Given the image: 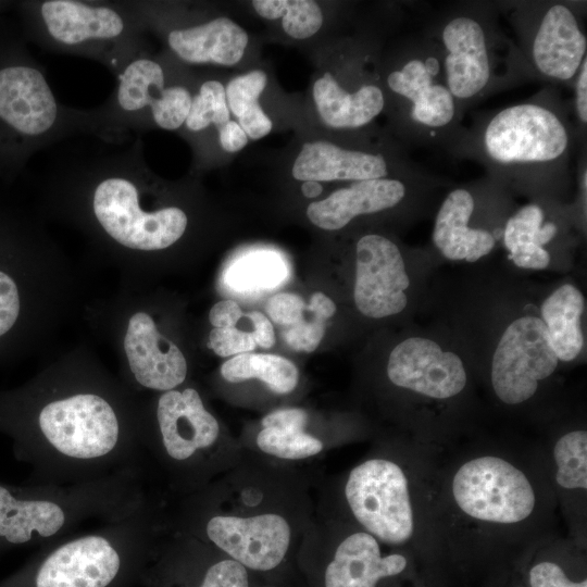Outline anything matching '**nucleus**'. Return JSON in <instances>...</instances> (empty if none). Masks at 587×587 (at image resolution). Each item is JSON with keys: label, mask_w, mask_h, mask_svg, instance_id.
<instances>
[{"label": "nucleus", "mask_w": 587, "mask_h": 587, "mask_svg": "<svg viewBox=\"0 0 587 587\" xmlns=\"http://www.w3.org/2000/svg\"><path fill=\"white\" fill-rule=\"evenodd\" d=\"M234 327L250 334L261 348H271L275 342L272 323L259 311L242 313Z\"/></svg>", "instance_id": "38"}, {"label": "nucleus", "mask_w": 587, "mask_h": 587, "mask_svg": "<svg viewBox=\"0 0 587 587\" xmlns=\"http://www.w3.org/2000/svg\"><path fill=\"white\" fill-rule=\"evenodd\" d=\"M405 195L407 185L397 178L353 182L348 187L337 189L327 198L309 204L307 215L315 226L337 230L359 215L398 205Z\"/></svg>", "instance_id": "19"}, {"label": "nucleus", "mask_w": 587, "mask_h": 587, "mask_svg": "<svg viewBox=\"0 0 587 587\" xmlns=\"http://www.w3.org/2000/svg\"><path fill=\"white\" fill-rule=\"evenodd\" d=\"M571 146L566 120L541 101L498 111L478 135L484 159L505 171H545L565 160Z\"/></svg>", "instance_id": "6"}, {"label": "nucleus", "mask_w": 587, "mask_h": 587, "mask_svg": "<svg viewBox=\"0 0 587 587\" xmlns=\"http://www.w3.org/2000/svg\"><path fill=\"white\" fill-rule=\"evenodd\" d=\"M335 312L336 305L330 298L323 292H314L299 321L284 329L286 344L296 351H314L324 336L325 322Z\"/></svg>", "instance_id": "29"}, {"label": "nucleus", "mask_w": 587, "mask_h": 587, "mask_svg": "<svg viewBox=\"0 0 587 587\" xmlns=\"http://www.w3.org/2000/svg\"><path fill=\"white\" fill-rule=\"evenodd\" d=\"M242 313L237 302L222 300L212 307L209 320L215 328H228L235 326Z\"/></svg>", "instance_id": "40"}, {"label": "nucleus", "mask_w": 587, "mask_h": 587, "mask_svg": "<svg viewBox=\"0 0 587 587\" xmlns=\"http://www.w3.org/2000/svg\"><path fill=\"white\" fill-rule=\"evenodd\" d=\"M28 15L47 50L95 60L115 76L147 52L132 1L40 0L28 3Z\"/></svg>", "instance_id": "3"}, {"label": "nucleus", "mask_w": 587, "mask_h": 587, "mask_svg": "<svg viewBox=\"0 0 587 587\" xmlns=\"http://www.w3.org/2000/svg\"><path fill=\"white\" fill-rule=\"evenodd\" d=\"M559 359L542 320L524 315L512 321L501 335L491 362V385L507 404L530 399L539 382L558 367Z\"/></svg>", "instance_id": "10"}, {"label": "nucleus", "mask_w": 587, "mask_h": 587, "mask_svg": "<svg viewBox=\"0 0 587 587\" xmlns=\"http://www.w3.org/2000/svg\"><path fill=\"white\" fill-rule=\"evenodd\" d=\"M248 40L247 32L227 17L174 27L166 34L170 50L190 64L235 65L241 60Z\"/></svg>", "instance_id": "20"}, {"label": "nucleus", "mask_w": 587, "mask_h": 587, "mask_svg": "<svg viewBox=\"0 0 587 587\" xmlns=\"http://www.w3.org/2000/svg\"><path fill=\"white\" fill-rule=\"evenodd\" d=\"M584 309V296L572 284L558 287L541 304L540 319L560 361H574L584 348L582 328Z\"/></svg>", "instance_id": "25"}, {"label": "nucleus", "mask_w": 587, "mask_h": 587, "mask_svg": "<svg viewBox=\"0 0 587 587\" xmlns=\"http://www.w3.org/2000/svg\"><path fill=\"white\" fill-rule=\"evenodd\" d=\"M155 417L159 453L168 462H190L218 438V423L193 388L164 391L159 397Z\"/></svg>", "instance_id": "16"}, {"label": "nucleus", "mask_w": 587, "mask_h": 587, "mask_svg": "<svg viewBox=\"0 0 587 587\" xmlns=\"http://www.w3.org/2000/svg\"><path fill=\"white\" fill-rule=\"evenodd\" d=\"M0 432L14 457L30 469L32 484L67 485L141 473L145 451L100 394L80 391L32 411L0 397Z\"/></svg>", "instance_id": "1"}, {"label": "nucleus", "mask_w": 587, "mask_h": 587, "mask_svg": "<svg viewBox=\"0 0 587 587\" xmlns=\"http://www.w3.org/2000/svg\"><path fill=\"white\" fill-rule=\"evenodd\" d=\"M307 303L296 295L280 292L271 297L265 305L270 319L283 329L294 326L305 310Z\"/></svg>", "instance_id": "36"}, {"label": "nucleus", "mask_w": 587, "mask_h": 587, "mask_svg": "<svg viewBox=\"0 0 587 587\" xmlns=\"http://www.w3.org/2000/svg\"><path fill=\"white\" fill-rule=\"evenodd\" d=\"M266 84V74L254 70L234 77L225 87L229 111L238 118L246 135L253 140L265 137L273 127L271 118L258 103Z\"/></svg>", "instance_id": "27"}, {"label": "nucleus", "mask_w": 587, "mask_h": 587, "mask_svg": "<svg viewBox=\"0 0 587 587\" xmlns=\"http://www.w3.org/2000/svg\"><path fill=\"white\" fill-rule=\"evenodd\" d=\"M140 474L67 485L0 482V549L58 541L88 522L103 524L137 512L148 504Z\"/></svg>", "instance_id": "2"}, {"label": "nucleus", "mask_w": 587, "mask_h": 587, "mask_svg": "<svg viewBox=\"0 0 587 587\" xmlns=\"http://www.w3.org/2000/svg\"><path fill=\"white\" fill-rule=\"evenodd\" d=\"M387 375L394 385L433 399L452 398L467 382L463 361L458 354L420 336L409 337L392 349Z\"/></svg>", "instance_id": "14"}, {"label": "nucleus", "mask_w": 587, "mask_h": 587, "mask_svg": "<svg viewBox=\"0 0 587 587\" xmlns=\"http://www.w3.org/2000/svg\"><path fill=\"white\" fill-rule=\"evenodd\" d=\"M95 109L63 105L43 70L27 60L0 64V150L24 159L65 140L95 136Z\"/></svg>", "instance_id": "4"}, {"label": "nucleus", "mask_w": 587, "mask_h": 587, "mask_svg": "<svg viewBox=\"0 0 587 587\" xmlns=\"http://www.w3.org/2000/svg\"><path fill=\"white\" fill-rule=\"evenodd\" d=\"M221 374L229 383L257 378L275 394L291 392L299 379L296 365L289 360L263 353L238 354L221 366Z\"/></svg>", "instance_id": "26"}, {"label": "nucleus", "mask_w": 587, "mask_h": 587, "mask_svg": "<svg viewBox=\"0 0 587 587\" xmlns=\"http://www.w3.org/2000/svg\"><path fill=\"white\" fill-rule=\"evenodd\" d=\"M452 495L466 515L490 523L521 522L535 507V494L526 475L492 455L465 462L454 474Z\"/></svg>", "instance_id": "9"}, {"label": "nucleus", "mask_w": 587, "mask_h": 587, "mask_svg": "<svg viewBox=\"0 0 587 587\" xmlns=\"http://www.w3.org/2000/svg\"><path fill=\"white\" fill-rule=\"evenodd\" d=\"M208 346L217 355L229 357L248 353L257 347V344L250 334L235 327H214L210 333Z\"/></svg>", "instance_id": "35"}, {"label": "nucleus", "mask_w": 587, "mask_h": 587, "mask_svg": "<svg viewBox=\"0 0 587 587\" xmlns=\"http://www.w3.org/2000/svg\"><path fill=\"white\" fill-rule=\"evenodd\" d=\"M208 539L247 570L268 572L285 559L291 530L275 513L249 517L214 515L205 523Z\"/></svg>", "instance_id": "13"}, {"label": "nucleus", "mask_w": 587, "mask_h": 587, "mask_svg": "<svg viewBox=\"0 0 587 587\" xmlns=\"http://www.w3.org/2000/svg\"><path fill=\"white\" fill-rule=\"evenodd\" d=\"M345 492L352 514L369 534L389 545L411 538L408 479L398 464L385 459L359 464L350 472Z\"/></svg>", "instance_id": "7"}, {"label": "nucleus", "mask_w": 587, "mask_h": 587, "mask_svg": "<svg viewBox=\"0 0 587 587\" xmlns=\"http://www.w3.org/2000/svg\"><path fill=\"white\" fill-rule=\"evenodd\" d=\"M230 120L225 87L218 80L203 82L191 98L190 109L183 126L190 133H201L210 126L217 129Z\"/></svg>", "instance_id": "31"}, {"label": "nucleus", "mask_w": 587, "mask_h": 587, "mask_svg": "<svg viewBox=\"0 0 587 587\" xmlns=\"http://www.w3.org/2000/svg\"><path fill=\"white\" fill-rule=\"evenodd\" d=\"M447 86L461 107L487 93L498 79L500 40L480 14L461 12L442 25L437 41Z\"/></svg>", "instance_id": "8"}, {"label": "nucleus", "mask_w": 587, "mask_h": 587, "mask_svg": "<svg viewBox=\"0 0 587 587\" xmlns=\"http://www.w3.org/2000/svg\"><path fill=\"white\" fill-rule=\"evenodd\" d=\"M308 421L302 409L290 408L276 410L262 419L263 427L303 429Z\"/></svg>", "instance_id": "39"}, {"label": "nucleus", "mask_w": 587, "mask_h": 587, "mask_svg": "<svg viewBox=\"0 0 587 587\" xmlns=\"http://www.w3.org/2000/svg\"><path fill=\"white\" fill-rule=\"evenodd\" d=\"M386 82L390 91L404 101L417 135L433 138L452 129L460 105L447 86L437 41L419 43Z\"/></svg>", "instance_id": "11"}, {"label": "nucleus", "mask_w": 587, "mask_h": 587, "mask_svg": "<svg viewBox=\"0 0 587 587\" xmlns=\"http://www.w3.org/2000/svg\"><path fill=\"white\" fill-rule=\"evenodd\" d=\"M475 200L466 188L452 189L444 199L435 217L433 241L441 254L455 261L475 262L496 245L487 229L470 225Z\"/></svg>", "instance_id": "22"}, {"label": "nucleus", "mask_w": 587, "mask_h": 587, "mask_svg": "<svg viewBox=\"0 0 587 587\" xmlns=\"http://www.w3.org/2000/svg\"><path fill=\"white\" fill-rule=\"evenodd\" d=\"M575 111L579 123L585 126L587 122V58L583 61L574 79Z\"/></svg>", "instance_id": "42"}, {"label": "nucleus", "mask_w": 587, "mask_h": 587, "mask_svg": "<svg viewBox=\"0 0 587 587\" xmlns=\"http://www.w3.org/2000/svg\"><path fill=\"white\" fill-rule=\"evenodd\" d=\"M124 348L130 371L142 387L167 391L185 380L187 362L184 354L158 332L147 313L138 312L130 317Z\"/></svg>", "instance_id": "17"}, {"label": "nucleus", "mask_w": 587, "mask_h": 587, "mask_svg": "<svg viewBox=\"0 0 587 587\" xmlns=\"http://www.w3.org/2000/svg\"><path fill=\"white\" fill-rule=\"evenodd\" d=\"M297 180H352L385 178L388 162L382 153L344 149L328 141L307 142L292 165Z\"/></svg>", "instance_id": "21"}, {"label": "nucleus", "mask_w": 587, "mask_h": 587, "mask_svg": "<svg viewBox=\"0 0 587 587\" xmlns=\"http://www.w3.org/2000/svg\"><path fill=\"white\" fill-rule=\"evenodd\" d=\"M409 286L403 257L391 239L367 234L358 240L353 297L363 315L383 319L402 312Z\"/></svg>", "instance_id": "12"}, {"label": "nucleus", "mask_w": 587, "mask_h": 587, "mask_svg": "<svg viewBox=\"0 0 587 587\" xmlns=\"http://www.w3.org/2000/svg\"><path fill=\"white\" fill-rule=\"evenodd\" d=\"M258 447L265 453L287 460L313 457L323 449V442L303 429L263 427L257 436Z\"/></svg>", "instance_id": "32"}, {"label": "nucleus", "mask_w": 587, "mask_h": 587, "mask_svg": "<svg viewBox=\"0 0 587 587\" xmlns=\"http://www.w3.org/2000/svg\"><path fill=\"white\" fill-rule=\"evenodd\" d=\"M217 132L220 145L226 152H238L248 143V136L236 121L229 120Z\"/></svg>", "instance_id": "41"}, {"label": "nucleus", "mask_w": 587, "mask_h": 587, "mask_svg": "<svg viewBox=\"0 0 587 587\" xmlns=\"http://www.w3.org/2000/svg\"><path fill=\"white\" fill-rule=\"evenodd\" d=\"M533 67L541 76L571 83L587 58V39L574 10L555 2L539 13L527 40Z\"/></svg>", "instance_id": "15"}, {"label": "nucleus", "mask_w": 587, "mask_h": 587, "mask_svg": "<svg viewBox=\"0 0 587 587\" xmlns=\"http://www.w3.org/2000/svg\"><path fill=\"white\" fill-rule=\"evenodd\" d=\"M558 234L553 221H546L542 208L528 203L511 215L503 228V242L516 266L542 270L550 263L545 248Z\"/></svg>", "instance_id": "24"}, {"label": "nucleus", "mask_w": 587, "mask_h": 587, "mask_svg": "<svg viewBox=\"0 0 587 587\" xmlns=\"http://www.w3.org/2000/svg\"><path fill=\"white\" fill-rule=\"evenodd\" d=\"M515 587H522V586H515Z\"/></svg>", "instance_id": "44"}, {"label": "nucleus", "mask_w": 587, "mask_h": 587, "mask_svg": "<svg viewBox=\"0 0 587 587\" xmlns=\"http://www.w3.org/2000/svg\"><path fill=\"white\" fill-rule=\"evenodd\" d=\"M312 93L322 121L332 128L365 126L385 108V96L379 86L366 83L350 92L329 72L315 80Z\"/></svg>", "instance_id": "23"}, {"label": "nucleus", "mask_w": 587, "mask_h": 587, "mask_svg": "<svg viewBox=\"0 0 587 587\" xmlns=\"http://www.w3.org/2000/svg\"><path fill=\"white\" fill-rule=\"evenodd\" d=\"M553 457L558 470L557 483L565 489L587 488V433L574 430L555 444Z\"/></svg>", "instance_id": "30"}, {"label": "nucleus", "mask_w": 587, "mask_h": 587, "mask_svg": "<svg viewBox=\"0 0 587 587\" xmlns=\"http://www.w3.org/2000/svg\"><path fill=\"white\" fill-rule=\"evenodd\" d=\"M288 267L279 255L268 251H257L235 260L226 270L225 280L232 290L259 292L282 285Z\"/></svg>", "instance_id": "28"}, {"label": "nucleus", "mask_w": 587, "mask_h": 587, "mask_svg": "<svg viewBox=\"0 0 587 587\" xmlns=\"http://www.w3.org/2000/svg\"><path fill=\"white\" fill-rule=\"evenodd\" d=\"M197 587H250L248 570L227 558L210 564Z\"/></svg>", "instance_id": "34"}, {"label": "nucleus", "mask_w": 587, "mask_h": 587, "mask_svg": "<svg viewBox=\"0 0 587 587\" xmlns=\"http://www.w3.org/2000/svg\"><path fill=\"white\" fill-rule=\"evenodd\" d=\"M282 26L295 39H305L316 34L323 24L321 8L311 0H283Z\"/></svg>", "instance_id": "33"}, {"label": "nucleus", "mask_w": 587, "mask_h": 587, "mask_svg": "<svg viewBox=\"0 0 587 587\" xmlns=\"http://www.w3.org/2000/svg\"><path fill=\"white\" fill-rule=\"evenodd\" d=\"M301 191L303 196L307 198H315L322 193L323 187L321 183L319 182L307 180V182H303L301 186Z\"/></svg>", "instance_id": "43"}, {"label": "nucleus", "mask_w": 587, "mask_h": 587, "mask_svg": "<svg viewBox=\"0 0 587 587\" xmlns=\"http://www.w3.org/2000/svg\"><path fill=\"white\" fill-rule=\"evenodd\" d=\"M109 99L96 112V137L124 141L148 127L179 129L192 93L184 85L167 84L163 64L147 52L132 60L116 76Z\"/></svg>", "instance_id": "5"}, {"label": "nucleus", "mask_w": 587, "mask_h": 587, "mask_svg": "<svg viewBox=\"0 0 587 587\" xmlns=\"http://www.w3.org/2000/svg\"><path fill=\"white\" fill-rule=\"evenodd\" d=\"M408 559L400 553L383 555L378 541L365 532L346 537L336 548L323 574L324 587H378L401 575Z\"/></svg>", "instance_id": "18"}, {"label": "nucleus", "mask_w": 587, "mask_h": 587, "mask_svg": "<svg viewBox=\"0 0 587 587\" xmlns=\"http://www.w3.org/2000/svg\"><path fill=\"white\" fill-rule=\"evenodd\" d=\"M529 587H587V579H571L555 562L540 561L528 571Z\"/></svg>", "instance_id": "37"}]
</instances>
